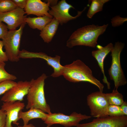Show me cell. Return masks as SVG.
Returning <instances> with one entry per match:
<instances>
[{"label":"cell","instance_id":"5bb4252c","mask_svg":"<svg viewBox=\"0 0 127 127\" xmlns=\"http://www.w3.org/2000/svg\"><path fill=\"white\" fill-rule=\"evenodd\" d=\"M96 46L98 49L92 51L91 54L96 60L103 74V82L107 84V88L109 89L110 88V83L108 81L105 73L104 62L105 58L111 52L114 45L112 43H110L104 47L99 45H97Z\"/></svg>","mask_w":127,"mask_h":127},{"label":"cell","instance_id":"1f68e13d","mask_svg":"<svg viewBox=\"0 0 127 127\" xmlns=\"http://www.w3.org/2000/svg\"><path fill=\"white\" fill-rule=\"evenodd\" d=\"M46 127H49L48 126H47Z\"/></svg>","mask_w":127,"mask_h":127},{"label":"cell","instance_id":"52a82bcc","mask_svg":"<svg viewBox=\"0 0 127 127\" xmlns=\"http://www.w3.org/2000/svg\"><path fill=\"white\" fill-rule=\"evenodd\" d=\"M91 116L74 112L67 115L60 113H52L43 120L49 127L55 124H60L66 127L76 126L81 121L91 118Z\"/></svg>","mask_w":127,"mask_h":127},{"label":"cell","instance_id":"603a6c76","mask_svg":"<svg viewBox=\"0 0 127 127\" xmlns=\"http://www.w3.org/2000/svg\"><path fill=\"white\" fill-rule=\"evenodd\" d=\"M107 113L108 116H116L124 115L120 106L113 105H109V106Z\"/></svg>","mask_w":127,"mask_h":127},{"label":"cell","instance_id":"8992f818","mask_svg":"<svg viewBox=\"0 0 127 127\" xmlns=\"http://www.w3.org/2000/svg\"><path fill=\"white\" fill-rule=\"evenodd\" d=\"M87 100L91 117L100 118L109 116L107 110L109 104L105 93L100 91L92 92L87 96Z\"/></svg>","mask_w":127,"mask_h":127},{"label":"cell","instance_id":"d4e9b609","mask_svg":"<svg viewBox=\"0 0 127 127\" xmlns=\"http://www.w3.org/2000/svg\"><path fill=\"white\" fill-rule=\"evenodd\" d=\"M127 20V17H122L119 16H117L111 19V22L112 27H116L122 25Z\"/></svg>","mask_w":127,"mask_h":127},{"label":"cell","instance_id":"9c48e42d","mask_svg":"<svg viewBox=\"0 0 127 127\" xmlns=\"http://www.w3.org/2000/svg\"><path fill=\"white\" fill-rule=\"evenodd\" d=\"M127 126V116H108L94 119L91 122L79 124L76 127H125Z\"/></svg>","mask_w":127,"mask_h":127},{"label":"cell","instance_id":"5b68a950","mask_svg":"<svg viewBox=\"0 0 127 127\" xmlns=\"http://www.w3.org/2000/svg\"><path fill=\"white\" fill-rule=\"evenodd\" d=\"M26 24H23L17 30H9L2 39L8 60L11 62H17L20 60L19 55L21 39Z\"/></svg>","mask_w":127,"mask_h":127},{"label":"cell","instance_id":"9a60e30c","mask_svg":"<svg viewBox=\"0 0 127 127\" xmlns=\"http://www.w3.org/2000/svg\"><path fill=\"white\" fill-rule=\"evenodd\" d=\"M48 115V114L39 109L32 108L25 112L21 111L19 113L18 117L19 119L22 120L24 125H25L28 124L29 121L32 119L40 118L43 120L46 118Z\"/></svg>","mask_w":127,"mask_h":127},{"label":"cell","instance_id":"ffe728a7","mask_svg":"<svg viewBox=\"0 0 127 127\" xmlns=\"http://www.w3.org/2000/svg\"><path fill=\"white\" fill-rule=\"evenodd\" d=\"M91 4L87 14V16L91 18L97 13L101 11L104 4L109 0H91Z\"/></svg>","mask_w":127,"mask_h":127},{"label":"cell","instance_id":"277c9868","mask_svg":"<svg viewBox=\"0 0 127 127\" xmlns=\"http://www.w3.org/2000/svg\"><path fill=\"white\" fill-rule=\"evenodd\" d=\"M124 46L123 43L116 42L111 52L112 61L108 72L110 79L114 82L115 89H117L119 87L124 85L127 83L120 61L121 53Z\"/></svg>","mask_w":127,"mask_h":127},{"label":"cell","instance_id":"6da1fadb","mask_svg":"<svg viewBox=\"0 0 127 127\" xmlns=\"http://www.w3.org/2000/svg\"><path fill=\"white\" fill-rule=\"evenodd\" d=\"M108 24L102 26L92 24L80 28L73 32L66 42V46L71 48L76 46L95 48L99 36L105 32Z\"/></svg>","mask_w":127,"mask_h":127},{"label":"cell","instance_id":"4dcf8cb0","mask_svg":"<svg viewBox=\"0 0 127 127\" xmlns=\"http://www.w3.org/2000/svg\"><path fill=\"white\" fill-rule=\"evenodd\" d=\"M18 127H36L32 124H28L24 125L23 126H18Z\"/></svg>","mask_w":127,"mask_h":127},{"label":"cell","instance_id":"4fadbf2b","mask_svg":"<svg viewBox=\"0 0 127 127\" xmlns=\"http://www.w3.org/2000/svg\"><path fill=\"white\" fill-rule=\"evenodd\" d=\"M51 3V0L46 3L40 0H27L24 9L27 15L32 14L38 16H46L52 18L53 16L48 13Z\"/></svg>","mask_w":127,"mask_h":127},{"label":"cell","instance_id":"f1b7e54d","mask_svg":"<svg viewBox=\"0 0 127 127\" xmlns=\"http://www.w3.org/2000/svg\"><path fill=\"white\" fill-rule=\"evenodd\" d=\"M17 7L24 9L26 5L27 0H12Z\"/></svg>","mask_w":127,"mask_h":127},{"label":"cell","instance_id":"d6a6232c","mask_svg":"<svg viewBox=\"0 0 127 127\" xmlns=\"http://www.w3.org/2000/svg\"><path fill=\"white\" fill-rule=\"evenodd\" d=\"M127 127V126H126V127Z\"/></svg>","mask_w":127,"mask_h":127},{"label":"cell","instance_id":"7a4b0ae2","mask_svg":"<svg viewBox=\"0 0 127 127\" xmlns=\"http://www.w3.org/2000/svg\"><path fill=\"white\" fill-rule=\"evenodd\" d=\"M64 66L63 75L67 80L73 83L89 82L97 86L100 91L103 92V84L93 75L91 69L81 60H77Z\"/></svg>","mask_w":127,"mask_h":127},{"label":"cell","instance_id":"83f0119b","mask_svg":"<svg viewBox=\"0 0 127 127\" xmlns=\"http://www.w3.org/2000/svg\"><path fill=\"white\" fill-rule=\"evenodd\" d=\"M8 29L7 25L0 22V39H2L5 36Z\"/></svg>","mask_w":127,"mask_h":127},{"label":"cell","instance_id":"484cf974","mask_svg":"<svg viewBox=\"0 0 127 127\" xmlns=\"http://www.w3.org/2000/svg\"><path fill=\"white\" fill-rule=\"evenodd\" d=\"M3 42L0 40V64L5 63L8 60L6 52L3 50Z\"/></svg>","mask_w":127,"mask_h":127},{"label":"cell","instance_id":"8fae6325","mask_svg":"<svg viewBox=\"0 0 127 127\" xmlns=\"http://www.w3.org/2000/svg\"><path fill=\"white\" fill-rule=\"evenodd\" d=\"M30 85V81H18L4 94L1 100L3 102L22 101L24 96L27 94Z\"/></svg>","mask_w":127,"mask_h":127},{"label":"cell","instance_id":"3957f363","mask_svg":"<svg viewBox=\"0 0 127 127\" xmlns=\"http://www.w3.org/2000/svg\"><path fill=\"white\" fill-rule=\"evenodd\" d=\"M47 77L46 75L44 73L36 79H32L30 81V86L27 95L26 109L35 108L48 114L52 113L45 96V81Z\"/></svg>","mask_w":127,"mask_h":127},{"label":"cell","instance_id":"ac0fdd59","mask_svg":"<svg viewBox=\"0 0 127 127\" xmlns=\"http://www.w3.org/2000/svg\"><path fill=\"white\" fill-rule=\"evenodd\" d=\"M60 57L56 55L54 57L48 56L46 60L48 64L51 66L53 69V72L51 76L56 78L63 75L64 66L60 63Z\"/></svg>","mask_w":127,"mask_h":127},{"label":"cell","instance_id":"30bf717a","mask_svg":"<svg viewBox=\"0 0 127 127\" xmlns=\"http://www.w3.org/2000/svg\"><path fill=\"white\" fill-rule=\"evenodd\" d=\"M25 14L24 9L18 7L9 12H0V22L6 23L9 30H15L26 23L25 19L26 17Z\"/></svg>","mask_w":127,"mask_h":127},{"label":"cell","instance_id":"cb8c5ba5","mask_svg":"<svg viewBox=\"0 0 127 127\" xmlns=\"http://www.w3.org/2000/svg\"><path fill=\"white\" fill-rule=\"evenodd\" d=\"M16 83L14 81L11 80H6L0 83V95L4 94L15 86Z\"/></svg>","mask_w":127,"mask_h":127},{"label":"cell","instance_id":"7c38bea8","mask_svg":"<svg viewBox=\"0 0 127 127\" xmlns=\"http://www.w3.org/2000/svg\"><path fill=\"white\" fill-rule=\"evenodd\" d=\"M25 106L24 103L20 101L3 102L1 109L5 111L6 114L5 127H12V123L18 126L19 113Z\"/></svg>","mask_w":127,"mask_h":127},{"label":"cell","instance_id":"44dd1931","mask_svg":"<svg viewBox=\"0 0 127 127\" xmlns=\"http://www.w3.org/2000/svg\"><path fill=\"white\" fill-rule=\"evenodd\" d=\"M17 8L12 0H0V12H9Z\"/></svg>","mask_w":127,"mask_h":127},{"label":"cell","instance_id":"ba28073f","mask_svg":"<svg viewBox=\"0 0 127 127\" xmlns=\"http://www.w3.org/2000/svg\"><path fill=\"white\" fill-rule=\"evenodd\" d=\"M50 7L51 9L48 11L49 14L53 16L61 25L79 17L86 8L85 7L82 11H78L77 15L73 16L70 14L69 11L71 8L74 9V8L71 5L68 3L65 0H61Z\"/></svg>","mask_w":127,"mask_h":127},{"label":"cell","instance_id":"d6986e66","mask_svg":"<svg viewBox=\"0 0 127 127\" xmlns=\"http://www.w3.org/2000/svg\"><path fill=\"white\" fill-rule=\"evenodd\" d=\"M105 95L109 105L120 106L124 101L123 95L117 89H114L111 93H105Z\"/></svg>","mask_w":127,"mask_h":127},{"label":"cell","instance_id":"f546056e","mask_svg":"<svg viewBox=\"0 0 127 127\" xmlns=\"http://www.w3.org/2000/svg\"><path fill=\"white\" fill-rule=\"evenodd\" d=\"M124 115L127 116V102L125 101L120 106Z\"/></svg>","mask_w":127,"mask_h":127},{"label":"cell","instance_id":"4316f807","mask_svg":"<svg viewBox=\"0 0 127 127\" xmlns=\"http://www.w3.org/2000/svg\"><path fill=\"white\" fill-rule=\"evenodd\" d=\"M6 119L5 112L0 109V127H5Z\"/></svg>","mask_w":127,"mask_h":127},{"label":"cell","instance_id":"2e32d148","mask_svg":"<svg viewBox=\"0 0 127 127\" xmlns=\"http://www.w3.org/2000/svg\"><path fill=\"white\" fill-rule=\"evenodd\" d=\"M59 24V22L53 18L41 31L40 36L45 42L48 43L52 41Z\"/></svg>","mask_w":127,"mask_h":127},{"label":"cell","instance_id":"e0dca14e","mask_svg":"<svg viewBox=\"0 0 127 127\" xmlns=\"http://www.w3.org/2000/svg\"><path fill=\"white\" fill-rule=\"evenodd\" d=\"M52 19L46 16L37 17H26L25 21L31 28L41 31L51 21Z\"/></svg>","mask_w":127,"mask_h":127},{"label":"cell","instance_id":"7402d4cb","mask_svg":"<svg viewBox=\"0 0 127 127\" xmlns=\"http://www.w3.org/2000/svg\"><path fill=\"white\" fill-rule=\"evenodd\" d=\"M5 62L0 64V83L7 80L14 81L16 79V77L7 72L5 70Z\"/></svg>","mask_w":127,"mask_h":127}]
</instances>
